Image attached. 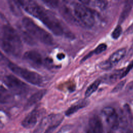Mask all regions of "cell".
<instances>
[{
	"mask_svg": "<svg viewBox=\"0 0 133 133\" xmlns=\"http://www.w3.org/2000/svg\"><path fill=\"white\" fill-rule=\"evenodd\" d=\"M60 12L68 22L82 27L90 28L95 24V16L86 5L76 2H69L60 7Z\"/></svg>",
	"mask_w": 133,
	"mask_h": 133,
	"instance_id": "obj_1",
	"label": "cell"
},
{
	"mask_svg": "<svg viewBox=\"0 0 133 133\" xmlns=\"http://www.w3.org/2000/svg\"><path fill=\"white\" fill-rule=\"evenodd\" d=\"M20 6L28 14L41 20L51 32L57 36L62 35L64 28L54 13L45 9L33 1H18Z\"/></svg>",
	"mask_w": 133,
	"mask_h": 133,
	"instance_id": "obj_2",
	"label": "cell"
},
{
	"mask_svg": "<svg viewBox=\"0 0 133 133\" xmlns=\"http://www.w3.org/2000/svg\"><path fill=\"white\" fill-rule=\"evenodd\" d=\"M1 46L3 51L13 57H19L22 51L21 38L16 30L10 25L4 24L1 30Z\"/></svg>",
	"mask_w": 133,
	"mask_h": 133,
	"instance_id": "obj_3",
	"label": "cell"
},
{
	"mask_svg": "<svg viewBox=\"0 0 133 133\" xmlns=\"http://www.w3.org/2000/svg\"><path fill=\"white\" fill-rule=\"evenodd\" d=\"M22 23L26 31L35 38L46 45L53 44L54 39L52 36L48 32L37 25L31 19L28 17H23L22 19Z\"/></svg>",
	"mask_w": 133,
	"mask_h": 133,
	"instance_id": "obj_4",
	"label": "cell"
},
{
	"mask_svg": "<svg viewBox=\"0 0 133 133\" xmlns=\"http://www.w3.org/2000/svg\"><path fill=\"white\" fill-rule=\"evenodd\" d=\"M9 69L15 74L23 78L26 82L34 85L40 86L43 83L42 77L37 73L20 67L11 62L8 64Z\"/></svg>",
	"mask_w": 133,
	"mask_h": 133,
	"instance_id": "obj_5",
	"label": "cell"
},
{
	"mask_svg": "<svg viewBox=\"0 0 133 133\" xmlns=\"http://www.w3.org/2000/svg\"><path fill=\"white\" fill-rule=\"evenodd\" d=\"M3 80L5 85L16 94H24L28 90L27 85L13 75H6Z\"/></svg>",
	"mask_w": 133,
	"mask_h": 133,
	"instance_id": "obj_6",
	"label": "cell"
},
{
	"mask_svg": "<svg viewBox=\"0 0 133 133\" xmlns=\"http://www.w3.org/2000/svg\"><path fill=\"white\" fill-rule=\"evenodd\" d=\"M102 113L105 118V120L111 128L114 130L117 129L119 125V117L115 110L111 107L104 108Z\"/></svg>",
	"mask_w": 133,
	"mask_h": 133,
	"instance_id": "obj_7",
	"label": "cell"
},
{
	"mask_svg": "<svg viewBox=\"0 0 133 133\" xmlns=\"http://www.w3.org/2000/svg\"><path fill=\"white\" fill-rule=\"evenodd\" d=\"M23 59L32 65L37 68L40 67L44 63V60L41 54L34 50L26 51L23 54Z\"/></svg>",
	"mask_w": 133,
	"mask_h": 133,
	"instance_id": "obj_8",
	"label": "cell"
},
{
	"mask_svg": "<svg viewBox=\"0 0 133 133\" xmlns=\"http://www.w3.org/2000/svg\"><path fill=\"white\" fill-rule=\"evenodd\" d=\"M38 112L35 109L29 113L21 122L22 125L26 128H32L36 124Z\"/></svg>",
	"mask_w": 133,
	"mask_h": 133,
	"instance_id": "obj_9",
	"label": "cell"
},
{
	"mask_svg": "<svg viewBox=\"0 0 133 133\" xmlns=\"http://www.w3.org/2000/svg\"><path fill=\"white\" fill-rule=\"evenodd\" d=\"M89 130L92 133H103V129L102 122L97 115H95L89 119Z\"/></svg>",
	"mask_w": 133,
	"mask_h": 133,
	"instance_id": "obj_10",
	"label": "cell"
},
{
	"mask_svg": "<svg viewBox=\"0 0 133 133\" xmlns=\"http://www.w3.org/2000/svg\"><path fill=\"white\" fill-rule=\"evenodd\" d=\"M46 91V90L45 89H42L33 94L28 99L26 103L25 108L26 109H28L29 107L35 104V103H37L38 101H39L45 94Z\"/></svg>",
	"mask_w": 133,
	"mask_h": 133,
	"instance_id": "obj_11",
	"label": "cell"
},
{
	"mask_svg": "<svg viewBox=\"0 0 133 133\" xmlns=\"http://www.w3.org/2000/svg\"><path fill=\"white\" fill-rule=\"evenodd\" d=\"M88 101L86 100H82L77 103L71 105L65 112V115L69 116L76 112L78 110L85 107L88 105Z\"/></svg>",
	"mask_w": 133,
	"mask_h": 133,
	"instance_id": "obj_12",
	"label": "cell"
},
{
	"mask_svg": "<svg viewBox=\"0 0 133 133\" xmlns=\"http://www.w3.org/2000/svg\"><path fill=\"white\" fill-rule=\"evenodd\" d=\"M126 50L125 48H122L117 50L113 52L109 57L108 60L113 65L119 62L125 55Z\"/></svg>",
	"mask_w": 133,
	"mask_h": 133,
	"instance_id": "obj_13",
	"label": "cell"
},
{
	"mask_svg": "<svg viewBox=\"0 0 133 133\" xmlns=\"http://www.w3.org/2000/svg\"><path fill=\"white\" fill-rule=\"evenodd\" d=\"M79 2L85 5H89L93 7H97L100 9H104L107 6L108 2L102 0H95V1H87L83 0L79 1Z\"/></svg>",
	"mask_w": 133,
	"mask_h": 133,
	"instance_id": "obj_14",
	"label": "cell"
},
{
	"mask_svg": "<svg viewBox=\"0 0 133 133\" xmlns=\"http://www.w3.org/2000/svg\"><path fill=\"white\" fill-rule=\"evenodd\" d=\"M123 71V70H118L109 74L105 76L104 78L105 81L107 83L110 84H113L115 83L118 78H121V76Z\"/></svg>",
	"mask_w": 133,
	"mask_h": 133,
	"instance_id": "obj_15",
	"label": "cell"
},
{
	"mask_svg": "<svg viewBox=\"0 0 133 133\" xmlns=\"http://www.w3.org/2000/svg\"><path fill=\"white\" fill-rule=\"evenodd\" d=\"M131 8H132V6L130 4L127 3L125 5L118 19L119 23H123L126 19V18L128 17V16L130 13Z\"/></svg>",
	"mask_w": 133,
	"mask_h": 133,
	"instance_id": "obj_16",
	"label": "cell"
},
{
	"mask_svg": "<svg viewBox=\"0 0 133 133\" xmlns=\"http://www.w3.org/2000/svg\"><path fill=\"white\" fill-rule=\"evenodd\" d=\"M100 83L101 80L98 79L94 81L91 85H90L85 91V97H88L91 95H92L97 89L99 85L100 84Z\"/></svg>",
	"mask_w": 133,
	"mask_h": 133,
	"instance_id": "obj_17",
	"label": "cell"
},
{
	"mask_svg": "<svg viewBox=\"0 0 133 133\" xmlns=\"http://www.w3.org/2000/svg\"><path fill=\"white\" fill-rule=\"evenodd\" d=\"M11 99V96L8 91L3 86L1 87V103L9 102Z\"/></svg>",
	"mask_w": 133,
	"mask_h": 133,
	"instance_id": "obj_18",
	"label": "cell"
},
{
	"mask_svg": "<svg viewBox=\"0 0 133 133\" xmlns=\"http://www.w3.org/2000/svg\"><path fill=\"white\" fill-rule=\"evenodd\" d=\"M10 8L12 13L16 16H19L21 14V11L20 10L19 6L20 5L18 3L17 1H9Z\"/></svg>",
	"mask_w": 133,
	"mask_h": 133,
	"instance_id": "obj_19",
	"label": "cell"
},
{
	"mask_svg": "<svg viewBox=\"0 0 133 133\" xmlns=\"http://www.w3.org/2000/svg\"><path fill=\"white\" fill-rule=\"evenodd\" d=\"M122 32V28L121 26L119 24H118L115 27V28L111 34L112 37L115 39H117L121 35Z\"/></svg>",
	"mask_w": 133,
	"mask_h": 133,
	"instance_id": "obj_20",
	"label": "cell"
},
{
	"mask_svg": "<svg viewBox=\"0 0 133 133\" xmlns=\"http://www.w3.org/2000/svg\"><path fill=\"white\" fill-rule=\"evenodd\" d=\"M62 119H63V118H61L54 123H52L51 125H49V127H48V128L46 129V130L44 133H52L53 132V131L59 125V124L61 123Z\"/></svg>",
	"mask_w": 133,
	"mask_h": 133,
	"instance_id": "obj_21",
	"label": "cell"
},
{
	"mask_svg": "<svg viewBox=\"0 0 133 133\" xmlns=\"http://www.w3.org/2000/svg\"><path fill=\"white\" fill-rule=\"evenodd\" d=\"M107 48V45L104 44V43H102L99 44L93 51L94 53L96 54V55H98L101 54V52H103L104 51H105L106 50Z\"/></svg>",
	"mask_w": 133,
	"mask_h": 133,
	"instance_id": "obj_22",
	"label": "cell"
},
{
	"mask_svg": "<svg viewBox=\"0 0 133 133\" xmlns=\"http://www.w3.org/2000/svg\"><path fill=\"white\" fill-rule=\"evenodd\" d=\"M126 79H124V80H122L121 82H119L114 87V88L112 90V92L115 93V92H118L119 91H120L124 86V85L126 83Z\"/></svg>",
	"mask_w": 133,
	"mask_h": 133,
	"instance_id": "obj_23",
	"label": "cell"
},
{
	"mask_svg": "<svg viewBox=\"0 0 133 133\" xmlns=\"http://www.w3.org/2000/svg\"><path fill=\"white\" fill-rule=\"evenodd\" d=\"M43 2L49 7L57 8L59 6V2L57 1H44Z\"/></svg>",
	"mask_w": 133,
	"mask_h": 133,
	"instance_id": "obj_24",
	"label": "cell"
},
{
	"mask_svg": "<svg viewBox=\"0 0 133 133\" xmlns=\"http://www.w3.org/2000/svg\"><path fill=\"white\" fill-rule=\"evenodd\" d=\"M113 64H111L108 60L102 62L100 64V67L103 70H109L113 67Z\"/></svg>",
	"mask_w": 133,
	"mask_h": 133,
	"instance_id": "obj_25",
	"label": "cell"
},
{
	"mask_svg": "<svg viewBox=\"0 0 133 133\" xmlns=\"http://www.w3.org/2000/svg\"><path fill=\"white\" fill-rule=\"evenodd\" d=\"M126 34H130L133 33V23L125 31Z\"/></svg>",
	"mask_w": 133,
	"mask_h": 133,
	"instance_id": "obj_26",
	"label": "cell"
},
{
	"mask_svg": "<svg viewBox=\"0 0 133 133\" xmlns=\"http://www.w3.org/2000/svg\"><path fill=\"white\" fill-rule=\"evenodd\" d=\"M64 58H65V55L63 53H58L57 55V58L59 60H61L63 59Z\"/></svg>",
	"mask_w": 133,
	"mask_h": 133,
	"instance_id": "obj_27",
	"label": "cell"
},
{
	"mask_svg": "<svg viewBox=\"0 0 133 133\" xmlns=\"http://www.w3.org/2000/svg\"><path fill=\"white\" fill-rule=\"evenodd\" d=\"M127 89L128 90H131L133 89V81L131 82H130L128 85L127 86Z\"/></svg>",
	"mask_w": 133,
	"mask_h": 133,
	"instance_id": "obj_28",
	"label": "cell"
},
{
	"mask_svg": "<svg viewBox=\"0 0 133 133\" xmlns=\"http://www.w3.org/2000/svg\"><path fill=\"white\" fill-rule=\"evenodd\" d=\"M86 133H92V132L88 129V130L87 131V132H86Z\"/></svg>",
	"mask_w": 133,
	"mask_h": 133,
	"instance_id": "obj_29",
	"label": "cell"
},
{
	"mask_svg": "<svg viewBox=\"0 0 133 133\" xmlns=\"http://www.w3.org/2000/svg\"><path fill=\"white\" fill-rule=\"evenodd\" d=\"M108 133H114L112 131H109V132H108Z\"/></svg>",
	"mask_w": 133,
	"mask_h": 133,
	"instance_id": "obj_30",
	"label": "cell"
}]
</instances>
